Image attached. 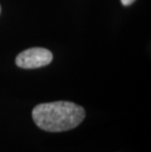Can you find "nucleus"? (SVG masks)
<instances>
[{
    "instance_id": "1",
    "label": "nucleus",
    "mask_w": 151,
    "mask_h": 152,
    "mask_svg": "<svg viewBox=\"0 0 151 152\" xmlns=\"http://www.w3.org/2000/svg\"><path fill=\"white\" fill-rule=\"evenodd\" d=\"M85 117V109L70 101L41 103L33 110L35 125L41 130L50 132L73 130L81 124Z\"/></svg>"
},
{
    "instance_id": "2",
    "label": "nucleus",
    "mask_w": 151,
    "mask_h": 152,
    "mask_svg": "<svg viewBox=\"0 0 151 152\" xmlns=\"http://www.w3.org/2000/svg\"><path fill=\"white\" fill-rule=\"evenodd\" d=\"M52 59L53 54L46 48L33 47L18 55L16 65L23 69H35L50 64Z\"/></svg>"
},
{
    "instance_id": "4",
    "label": "nucleus",
    "mask_w": 151,
    "mask_h": 152,
    "mask_svg": "<svg viewBox=\"0 0 151 152\" xmlns=\"http://www.w3.org/2000/svg\"><path fill=\"white\" fill-rule=\"evenodd\" d=\"M0 13H1V7H0Z\"/></svg>"
},
{
    "instance_id": "3",
    "label": "nucleus",
    "mask_w": 151,
    "mask_h": 152,
    "mask_svg": "<svg viewBox=\"0 0 151 152\" xmlns=\"http://www.w3.org/2000/svg\"><path fill=\"white\" fill-rule=\"evenodd\" d=\"M134 1H136V0H121L122 4L125 5V6H128V5L133 4Z\"/></svg>"
}]
</instances>
